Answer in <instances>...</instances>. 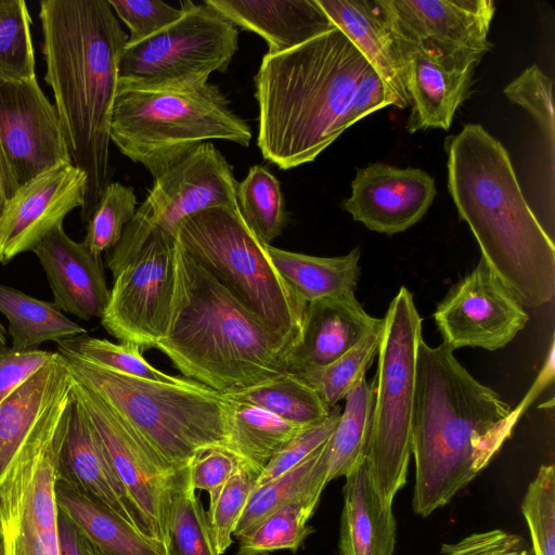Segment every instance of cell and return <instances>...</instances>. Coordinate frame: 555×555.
<instances>
[{"instance_id": "obj_1", "label": "cell", "mask_w": 555, "mask_h": 555, "mask_svg": "<svg viewBox=\"0 0 555 555\" xmlns=\"http://www.w3.org/2000/svg\"><path fill=\"white\" fill-rule=\"evenodd\" d=\"M522 410L478 382L444 344L421 340L411 440L414 513L427 517L468 486L512 436Z\"/></svg>"}, {"instance_id": "obj_2", "label": "cell", "mask_w": 555, "mask_h": 555, "mask_svg": "<svg viewBox=\"0 0 555 555\" xmlns=\"http://www.w3.org/2000/svg\"><path fill=\"white\" fill-rule=\"evenodd\" d=\"M39 20L44 80L72 163L88 177L80 212L87 222L112 182L109 125L128 36L107 0H41Z\"/></svg>"}, {"instance_id": "obj_3", "label": "cell", "mask_w": 555, "mask_h": 555, "mask_svg": "<svg viewBox=\"0 0 555 555\" xmlns=\"http://www.w3.org/2000/svg\"><path fill=\"white\" fill-rule=\"evenodd\" d=\"M448 190L481 259L527 308L555 295V246L527 203L504 145L479 124L444 140Z\"/></svg>"}, {"instance_id": "obj_4", "label": "cell", "mask_w": 555, "mask_h": 555, "mask_svg": "<svg viewBox=\"0 0 555 555\" xmlns=\"http://www.w3.org/2000/svg\"><path fill=\"white\" fill-rule=\"evenodd\" d=\"M370 67L337 27L267 53L254 78L263 158L284 170L313 162L346 131L353 93Z\"/></svg>"}, {"instance_id": "obj_5", "label": "cell", "mask_w": 555, "mask_h": 555, "mask_svg": "<svg viewBox=\"0 0 555 555\" xmlns=\"http://www.w3.org/2000/svg\"><path fill=\"white\" fill-rule=\"evenodd\" d=\"M155 348L186 378L221 393L287 373L289 350L177 241L170 317Z\"/></svg>"}, {"instance_id": "obj_6", "label": "cell", "mask_w": 555, "mask_h": 555, "mask_svg": "<svg viewBox=\"0 0 555 555\" xmlns=\"http://www.w3.org/2000/svg\"><path fill=\"white\" fill-rule=\"evenodd\" d=\"M61 356L74 379L103 400L171 470L186 467L202 450L230 449V401L223 393L189 378L179 384L149 380Z\"/></svg>"}, {"instance_id": "obj_7", "label": "cell", "mask_w": 555, "mask_h": 555, "mask_svg": "<svg viewBox=\"0 0 555 555\" xmlns=\"http://www.w3.org/2000/svg\"><path fill=\"white\" fill-rule=\"evenodd\" d=\"M250 139V127L215 83L158 87L118 79L109 140L154 179L210 140L247 147Z\"/></svg>"}, {"instance_id": "obj_8", "label": "cell", "mask_w": 555, "mask_h": 555, "mask_svg": "<svg viewBox=\"0 0 555 555\" xmlns=\"http://www.w3.org/2000/svg\"><path fill=\"white\" fill-rule=\"evenodd\" d=\"M176 241L291 351L307 304L279 273L268 245L248 228L238 208L215 207L188 217Z\"/></svg>"}, {"instance_id": "obj_9", "label": "cell", "mask_w": 555, "mask_h": 555, "mask_svg": "<svg viewBox=\"0 0 555 555\" xmlns=\"http://www.w3.org/2000/svg\"><path fill=\"white\" fill-rule=\"evenodd\" d=\"M383 319L365 457L378 492L392 504L406 483L412 456L416 353L423 340L422 319L406 287H400Z\"/></svg>"}, {"instance_id": "obj_10", "label": "cell", "mask_w": 555, "mask_h": 555, "mask_svg": "<svg viewBox=\"0 0 555 555\" xmlns=\"http://www.w3.org/2000/svg\"><path fill=\"white\" fill-rule=\"evenodd\" d=\"M182 15L151 37L126 43L118 79L158 87H190L224 72L238 50V29L208 4L182 1Z\"/></svg>"}, {"instance_id": "obj_11", "label": "cell", "mask_w": 555, "mask_h": 555, "mask_svg": "<svg viewBox=\"0 0 555 555\" xmlns=\"http://www.w3.org/2000/svg\"><path fill=\"white\" fill-rule=\"evenodd\" d=\"M70 396L28 438L0 482V520L13 555H59L55 481Z\"/></svg>"}, {"instance_id": "obj_12", "label": "cell", "mask_w": 555, "mask_h": 555, "mask_svg": "<svg viewBox=\"0 0 555 555\" xmlns=\"http://www.w3.org/2000/svg\"><path fill=\"white\" fill-rule=\"evenodd\" d=\"M233 168L211 142L154 179L145 201L126 224L121 238L106 257L114 274L135 255L152 233L177 240L188 217L215 207L238 208Z\"/></svg>"}, {"instance_id": "obj_13", "label": "cell", "mask_w": 555, "mask_h": 555, "mask_svg": "<svg viewBox=\"0 0 555 555\" xmlns=\"http://www.w3.org/2000/svg\"><path fill=\"white\" fill-rule=\"evenodd\" d=\"M176 240L151 234L116 273L102 326L121 343L143 350L165 336L173 296Z\"/></svg>"}, {"instance_id": "obj_14", "label": "cell", "mask_w": 555, "mask_h": 555, "mask_svg": "<svg viewBox=\"0 0 555 555\" xmlns=\"http://www.w3.org/2000/svg\"><path fill=\"white\" fill-rule=\"evenodd\" d=\"M73 390L149 538L165 550L169 481L175 470L168 468L93 391L76 379Z\"/></svg>"}, {"instance_id": "obj_15", "label": "cell", "mask_w": 555, "mask_h": 555, "mask_svg": "<svg viewBox=\"0 0 555 555\" xmlns=\"http://www.w3.org/2000/svg\"><path fill=\"white\" fill-rule=\"evenodd\" d=\"M433 317L442 344L452 351L462 347L499 350L529 321L525 307L482 259L449 289Z\"/></svg>"}, {"instance_id": "obj_16", "label": "cell", "mask_w": 555, "mask_h": 555, "mask_svg": "<svg viewBox=\"0 0 555 555\" xmlns=\"http://www.w3.org/2000/svg\"><path fill=\"white\" fill-rule=\"evenodd\" d=\"M0 150L15 192L37 175L72 163L54 104L37 78L0 80Z\"/></svg>"}, {"instance_id": "obj_17", "label": "cell", "mask_w": 555, "mask_h": 555, "mask_svg": "<svg viewBox=\"0 0 555 555\" xmlns=\"http://www.w3.org/2000/svg\"><path fill=\"white\" fill-rule=\"evenodd\" d=\"M397 41L411 99L408 132L449 130L456 111L470 95L476 67L485 55L446 50L430 42Z\"/></svg>"}, {"instance_id": "obj_18", "label": "cell", "mask_w": 555, "mask_h": 555, "mask_svg": "<svg viewBox=\"0 0 555 555\" xmlns=\"http://www.w3.org/2000/svg\"><path fill=\"white\" fill-rule=\"evenodd\" d=\"M87 173L60 164L21 185L0 219V264L31 251L65 217L85 205Z\"/></svg>"}, {"instance_id": "obj_19", "label": "cell", "mask_w": 555, "mask_h": 555, "mask_svg": "<svg viewBox=\"0 0 555 555\" xmlns=\"http://www.w3.org/2000/svg\"><path fill=\"white\" fill-rule=\"evenodd\" d=\"M435 196V179L423 169L374 163L356 169L343 209L369 230L393 235L416 224Z\"/></svg>"}, {"instance_id": "obj_20", "label": "cell", "mask_w": 555, "mask_h": 555, "mask_svg": "<svg viewBox=\"0 0 555 555\" xmlns=\"http://www.w3.org/2000/svg\"><path fill=\"white\" fill-rule=\"evenodd\" d=\"M392 36L446 50L486 55L495 4L491 0H378Z\"/></svg>"}, {"instance_id": "obj_21", "label": "cell", "mask_w": 555, "mask_h": 555, "mask_svg": "<svg viewBox=\"0 0 555 555\" xmlns=\"http://www.w3.org/2000/svg\"><path fill=\"white\" fill-rule=\"evenodd\" d=\"M57 479L105 506L150 539L73 389L57 453Z\"/></svg>"}, {"instance_id": "obj_22", "label": "cell", "mask_w": 555, "mask_h": 555, "mask_svg": "<svg viewBox=\"0 0 555 555\" xmlns=\"http://www.w3.org/2000/svg\"><path fill=\"white\" fill-rule=\"evenodd\" d=\"M40 261L53 295V304L81 320L102 318L111 289L101 256L54 228L33 250Z\"/></svg>"}, {"instance_id": "obj_23", "label": "cell", "mask_w": 555, "mask_h": 555, "mask_svg": "<svg viewBox=\"0 0 555 555\" xmlns=\"http://www.w3.org/2000/svg\"><path fill=\"white\" fill-rule=\"evenodd\" d=\"M382 324L383 318L370 315L356 294L308 302L300 336L287 356V373L301 374L334 362Z\"/></svg>"}, {"instance_id": "obj_24", "label": "cell", "mask_w": 555, "mask_h": 555, "mask_svg": "<svg viewBox=\"0 0 555 555\" xmlns=\"http://www.w3.org/2000/svg\"><path fill=\"white\" fill-rule=\"evenodd\" d=\"M382 79L390 104L411 105L406 66L378 0H317Z\"/></svg>"}, {"instance_id": "obj_25", "label": "cell", "mask_w": 555, "mask_h": 555, "mask_svg": "<svg viewBox=\"0 0 555 555\" xmlns=\"http://www.w3.org/2000/svg\"><path fill=\"white\" fill-rule=\"evenodd\" d=\"M235 27L263 38L269 54L288 51L336 27L317 0H206Z\"/></svg>"}, {"instance_id": "obj_26", "label": "cell", "mask_w": 555, "mask_h": 555, "mask_svg": "<svg viewBox=\"0 0 555 555\" xmlns=\"http://www.w3.org/2000/svg\"><path fill=\"white\" fill-rule=\"evenodd\" d=\"M73 376L56 356L0 402V482L28 438L70 391Z\"/></svg>"}, {"instance_id": "obj_27", "label": "cell", "mask_w": 555, "mask_h": 555, "mask_svg": "<svg viewBox=\"0 0 555 555\" xmlns=\"http://www.w3.org/2000/svg\"><path fill=\"white\" fill-rule=\"evenodd\" d=\"M345 478L339 554L392 555L397 531L392 504L378 492L366 457Z\"/></svg>"}, {"instance_id": "obj_28", "label": "cell", "mask_w": 555, "mask_h": 555, "mask_svg": "<svg viewBox=\"0 0 555 555\" xmlns=\"http://www.w3.org/2000/svg\"><path fill=\"white\" fill-rule=\"evenodd\" d=\"M57 507L104 555H166L164 547L66 482L56 479Z\"/></svg>"}, {"instance_id": "obj_29", "label": "cell", "mask_w": 555, "mask_h": 555, "mask_svg": "<svg viewBox=\"0 0 555 555\" xmlns=\"http://www.w3.org/2000/svg\"><path fill=\"white\" fill-rule=\"evenodd\" d=\"M268 251L279 273L306 304L354 294L361 274L359 247L337 257L310 256L271 245Z\"/></svg>"}, {"instance_id": "obj_30", "label": "cell", "mask_w": 555, "mask_h": 555, "mask_svg": "<svg viewBox=\"0 0 555 555\" xmlns=\"http://www.w3.org/2000/svg\"><path fill=\"white\" fill-rule=\"evenodd\" d=\"M0 312L9 323L12 347L18 351L38 349L46 341H60L87 334L53 302L31 297L0 284Z\"/></svg>"}, {"instance_id": "obj_31", "label": "cell", "mask_w": 555, "mask_h": 555, "mask_svg": "<svg viewBox=\"0 0 555 555\" xmlns=\"http://www.w3.org/2000/svg\"><path fill=\"white\" fill-rule=\"evenodd\" d=\"M361 376L345 397L338 423L323 446L327 481L346 477L366 456L370 437L374 387Z\"/></svg>"}, {"instance_id": "obj_32", "label": "cell", "mask_w": 555, "mask_h": 555, "mask_svg": "<svg viewBox=\"0 0 555 555\" xmlns=\"http://www.w3.org/2000/svg\"><path fill=\"white\" fill-rule=\"evenodd\" d=\"M323 446L288 472L254 488L234 529L235 538L285 504L307 495L321 496L328 483Z\"/></svg>"}, {"instance_id": "obj_33", "label": "cell", "mask_w": 555, "mask_h": 555, "mask_svg": "<svg viewBox=\"0 0 555 555\" xmlns=\"http://www.w3.org/2000/svg\"><path fill=\"white\" fill-rule=\"evenodd\" d=\"M229 401L230 450L260 470L306 428L258 406Z\"/></svg>"}, {"instance_id": "obj_34", "label": "cell", "mask_w": 555, "mask_h": 555, "mask_svg": "<svg viewBox=\"0 0 555 555\" xmlns=\"http://www.w3.org/2000/svg\"><path fill=\"white\" fill-rule=\"evenodd\" d=\"M223 395L231 401L258 406L304 427L319 424L331 414V409L325 405L318 392L292 373Z\"/></svg>"}, {"instance_id": "obj_35", "label": "cell", "mask_w": 555, "mask_h": 555, "mask_svg": "<svg viewBox=\"0 0 555 555\" xmlns=\"http://www.w3.org/2000/svg\"><path fill=\"white\" fill-rule=\"evenodd\" d=\"M166 555H217L206 513L191 485L188 466L169 481Z\"/></svg>"}, {"instance_id": "obj_36", "label": "cell", "mask_w": 555, "mask_h": 555, "mask_svg": "<svg viewBox=\"0 0 555 555\" xmlns=\"http://www.w3.org/2000/svg\"><path fill=\"white\" fill-rule=\"evenodd\" d=\"M320 495H307L281 506L237 539V555H269L280 550L296 552L313 532L308 520Z\"/></svg>"}, {"instance_id": "obj_37", "label": "cell", "mask_w": 555, "mask_h": 555, "mask_svg": "<svg viewBox=\"0 0 555 555\" xmlns=\"http://www.w3.org/2000/svg\"><path fill=\"white\" fill-rule=\"evenodd\" d=\"M236 199L248 228L271 245L282 234L288 218L280 181L263 166H251L237 183Z\"/></svg>"}, {"instance_id": "obj_38", "label": "cell", "mask_w": 555, "mask_h": 555, "mask_svg": "<svg viewBox=\"0 0 555 555\" xmlns=\"http://www.w3.org/2000/svg\"><path fill=\"white\" fill-rule=\"evenodd\" d=\"M56 351L132 377L168 384L184 380L151 365L142 356L143 349L133 343L116 344L83 334L57 341Z\"/></svg>"}, {"instance_id": "obj_39", "label": "cell", "mask_w": 555, "mask_h": 555, "mask_svg": "<svg viewBox=\"0 0 555 555\" xmlns=\"http://www.w3.org/2000/svg\"><path fill=\"white\" fill-rule=\"evenodd\" d=\"M383 324L334 362L295 375L310 385L328 409L336 406L340 400L345 399L357 380L366 375L367 369L378 352Z\"/></svg>"}, {"instance_id": "obj_40", "label": "cell", "mask_w": 555, "mask_h": 555, "mask_svg": "<svg viewBox=\"0 0 555 555\" xmlns=\"http://www.w3.org/2000/svg\"><path fill=\"white\" fill-rule=\"evenodd\" d=\"M31 17L23 0H0V80L27 81L36 76Z\"/></svg>"}, {"instance_id": "obj_41", "label": "cell", "mask_w": 555, "mask_h": 555, "mask_svg": "<svg viewBox=\"0 0 555 555\" xmlns=\"http://www.w3.org/2000/svg\"><path fill=\"white\" fill-rule=\"evenodd\" d=\"M135 210L134 190L120 182H109L87 221L82 243L96 256L109 251L120 241L124 229Z\"/></svg>"}, {"instance_id": "obj_42", "label": "cell", "mask_w": 555, "mask_h": 555, "mask_svg": "<svg viewBox=\"0 0 555 555\" xmlns=\"http://www.w3.org/2000/svg\"><path fill=\"white\" fill-rule=\"evenodd\" d=\"M260 472L243 460L230 479L212 498H209L206 516L217 555L224 554L232 544L234 529Z\"/></svg>"}, {"instance_id": "obj_43", "label": "cell", "mask_w": 555, "mask_h": 555, "mask_svg": "<svg viewBox=\"0 0 555 555\" xmlns=\"http://www.w3.org/2000/svg\"><path fill=\"white\" fill-rule=\"evenodd\" d=\"M533 555H555V468L541 465L521 503Z\"/></svg>"}, {"instance_id": "obj_44", "label": "cell", "mask_w": 555, "mask_h": 555, "mask_svg": "<svg viewBox=\"0 0 555 555\" xmlns=\"http://www.w3.org/2000/svg\"><path fill=\"white\" fill-rule=\"evenodd\" d=\"M504 94L532 116L546 143L553 163L555 150L553 79L534 64L509 82L504 88Z\"/></svg>"}, {"instance_id": "obj_45", "label": "cell", "mask_w": 555, "mask_h": 555, "mask_svg": "<svg viewBox=\"0 0 555 555\" xmlns=\"http://www.w3.org/2000/svg\"><path fill=\"white\" fill-rule=\"evenodd\" d=\"M339 416L340 408L336 405L325 421L302 429L266 464L255 487L273 480L310 456L330 438Z\"/></svg>"}, {"instance_id": "obj_46", "label": "cell", "mask_w": 555, "mask_h": 555, "mask_svg": "<svg viewBox=\"0 0 555 555\" xmlns=\"http://www.w3.org/2000/svg\"><path fill=\"white\" fill-rule=\"evenodd\" d=\"M116 17L129 28L127 43H135L172 24L182 10L160 0H107Z\"/></svg>"}, {"instance_id": "obj_47", "label": "cell", "mask_w": 555, "mask_h": 555, "mask_svg": "<svg viewBox=\"0 0 555 555\" xmlns=\"http://www.w3.org/2000/svg\"><path fill=\"white\" fill-rule=\"evenodd\" d=\"M243 459L232 450L215 447L198 452L188 465L191 485L212 498L237 469Z\"/></svg>"}, {"instance_id": "obj_48", "label": "cell", "mask_w": 555, "mask_h": 555, "mask_svg": "<svg viewBox=\"0 0 555 555\" xmlns=\"http://www.w3.org/2000/svg\"><path fill=\"white\" fill-rule=\"evenodd\" d=\"M437 555H533L519 534L492 529L469 534L455 543H444Z\"/></svg>"}, {"instance_id": "obj_49", "label": "cell", "mask_w": 555, "mask_h": 555, "mask_svg": "<svg viewBox=\"0 0 555 555\" xmlns=\"http://www.w3.org/2000/svg\"><path fill=\"white\" fill-rule=\"evenodd\" d=\"M56 356L40 349H0V402Z\"/></svg>"}, {"instance_id": "obj_50", "label": "cell", "mask_w": 555, "mask_h": 555, "mask_svg": "<svg viewBox=\"0 0 555 555\" xmlns=\"http://www.w3.org/2000/svg\"><path fill=\"white\" fill-rule=\"evenodd\" d=\"M391 105L386 88L372 67L363 75L353 93L345 119L346 130L364 116Z\"/></svg>"}, {"instance_id": "obj_51", "label": "cell", "mask_w": 555, "mask_h": 555, "mask_svg": "<svg viewBox=\"0 0 555 555\" xmlns=\"http://www.w3.org/2000/svg\"><path fill=\"white\" fill-rule=\"evenodd\" d=\"M59 555H88L87 539L77 526L59 509L57 515Z\"/></svg>"}, {"instance_id": "obj_52", "label": "cell", "mask_w": 555, "mask_h": 555, "mask_svg": "<svg viewBox=\"0 0 555 555\" xmlns=\"http://www.w3.org/2000/svg\"><path fill=\"white\" fill-rule=\"evenodd\" d=\"M14 193L15 191L11 184L7 165L0 150V219L9 199L14 195Z\"/></svg>"}, {"instance_id": "obj_53", "label": "cell", "mask_w": 555, "mask_h": 555, "mask_svg": "<svg viewBox=\"0 0 555 555\" xmlns=\"http://www.w3.org/2000/svg\"><path fill=\"white\" fill-rule=\"evenodd\" d=\"M0 555H13L12 552L9 550V547L5 545L1 520H0Z\"/></svg>"}, {"instance_id": "obj_54", "label": "cell", "mask_w": 555, "mask_h": 555, "mask_svg": "<svg viewBox=\"0 0 555 555\" xmlns=\"http://www.w3.org/2000/svg\"><path fill=\"white\" fill-rule=\"evenodd\" d=\"M7 347V331L0 322V349Z\"/></svg>"}, {"instance_id": "obj_55", "label": "cell", "mask_w": 555, "mask_h": 555, "mask_svg": "<svg viewBox=\"0 0 555 555\" xmlns=\"http://www.w3.org/2000/svg\"><path fill=\"white\" fill-rule=\"evenodd\" d=\"M87 551L88 555H104L100 551H98L94 546H92L89 541L87 540Z\"/></svg>"}]
</instances>
